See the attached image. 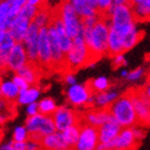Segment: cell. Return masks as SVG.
Returning a JSON list of instances; mask_svg holds the SVG:
<instances>
[{
    "label": "cell",
    "mask_w": 150,
    "mask_h": 150,
    "mask_svg": "<svg viewBox=\"0 0 150 150\" xmlns=\"http://www.w3.org/2000/svg\"><path fill=\"white\" fill-rule=\"evenodd\" d=\"M110 26L112 22L99 18L94 27H84L85 42L90 56V63L88 67H93L101 57L107 54Z\"/></svg>",
    "instance_id": "cell-1"
},
{
    "label": "cell",
    "mask_w": 150,
    "mask_h": 150,
    "mask_svg": "<svg viewBox=\"0 0 150 150\" xmlns=\"http://www.w3.org/2000/svg\"><path fill=\"white\" fill-rule=\"evenodd\" d=\"M112 118L121 125L122 128H132L137 125L138 119L134 108L132 98L127 91L117 99L108 108Z\"/></svg>",
    "instance_id": "cell-2"
},
{
    "label": "cell",
    "mask_w": 150,
    "mask_h": 150,
    "mask_svg": "<svg viewBox=\"0 0 150 150\" xmlns=\"http://www.w3.org/2000/svg\"><path fill=\"white\" fill-rule=\"evenodd\" d=\"M90 63L89 50L87 48L84 37V28L79 35L73 39V46L66 55V70L68 72H74L83 67H88Z\"/></svg>",
    "instance_id": "cell-3"
},
{
    "label": "cell",
    "mask_w": 150,
    "mask_h": 150,
    "mask_svg": "<svg viewBox=\"0 0 150 150\" xmlns=\"http://www.w3.org/2000/svg\"><path fill=\"white\" fill-rule=\"evenodd\" d=\"M25 127L30 134V137H32L31 141L38 143H40L41 139L47 135L57 132L53 117L42 115L40 112L33 117H27Z\"/></svg>",
    "instance_id": "cell-4"
},
{
    "label": "cell",
    "mask_w": 150,
    "mask_h": 150,
    "mask_svg": "<svg viewBox=\"0 0 150 150\" xmlns=\"http://www.w3.org/2000/svg\"><path fill=\"white\" fill-rule=\"evenodd\" d=\"M120 37L123 38L135 28L132 9L128 4H114L112 12V26Z\"/></svg>",
    "instance_id": "cell-5"
},
{
    "label": "cell",
    "mask_w": 150,
    "mask_h": 150,
    "mask_svg": "<svg viewBox=\"0 0 150 150\" xmlns=\"http://www.w3.org/2000/svg\"><path fill=\"white\" fill-rule=\"evenodd\" d=\"M57 10L61 16V19H62L68 35L72 39L76 38L79 35V32L83 30L84 26L81 24V18L76 13L72 3L70 2V0H63Z\"/></svg>",
    "instance_id": "cell-6"
},
{
    "label": "cell",
    "mask_w": 150,
    "mask_h": 150,
    "mask_svg": "<svg viewBox=\"0 0 150 150\" xmlns=\"http://www.w3.org/2000/svg\"><path fill=\"white\" fill-rule=\"evenodd\" d=\"M141 145L136 141L132 128H122L121 132L114 141L106 143V144H100L98 150L104 149H117V150H135Z\"/></svg>",
    "instance_id": "cell-7"
},
{
    "label": "cell",
    "mask_w": 150,
    "mask_h": 150,
    "mask_svg": "<svg viewBox=\"0 0 150 150\" xmlns=\"http://www.w3.org/2000/svg\"><path fill=\"white\" fill-rule=\"evenodd\" d=\"M128 91L134 104L138 123L143 125H150V100L146 97L142 88L130 89Z\"/></svg>",
    "instance_id": "cell-8"
},
{
    "label": "cell",
    "mask_w": 150,
    "mask_h": 150,
    "mask_svg": "<svg viewBox=\"0 0 150 150\" xmlns=\"http://www.w3.org/2000/svg\"><path fill=\"white\" fill-rule=\"evenodd\" d=\"M58 132H63L70 127L81 123V116H79L74 110L67 106H59L52 116Z\"/></svg>",
    "instance_id": "cell-9"
},
{
    "label": "cell",
    "mask_w": 150,
    "mask_h": 150,
    "mask_svg": "<svg viewBox=\"0 0 150 150\" xmlns=\"http://www.w3.org/2000/svg\"><path fill=\"white\" fill-rule=\"evenodd\" d=\"M100 145L98 129L81 122V134L74 150H98Z\"/></svg>",
    "instance_id": "cell-10"
},
{
    "label": "cell",
    "mask_w": 150,
    "mask_h": 150,
    "mask_svg": "<svg viewBox=\"0 0 150 150\" xmlns=\"http://www.w3.org/2000/svg\"><path fill=\"white\" fill-rule=\"evenodd\" d=\"M47 28H48V40L52 52V68L56 70L66 69V54L61 50L56 28L52 23L47 26Z\"/></svg>",
    "instance_id": "cell-11"
},
{
    "label": "cell",
    "mask_w": 150,
    "mask_h": 150,
    "mask_svg": "<svg viewBox=\"0 0 150 150\" xmlns=\"http://www.w3.org/2000/svg\"><path fill=\"white\" fill-rule=\"evenodd\" d=\"M93 93L89 84H76L70 86L67 91V99L72 106L83 107L88 105V100Z\"/></svg>",
    "instance_id": "cell-12"
},
{
    "label": "cell",
    "mask_w": 150,
    "mask_h": 150,
    "mask_svg": "<svg viewBox=\"0 0 150 150\" xmlns=\"http://www.w3.org/2000/svg\"><path fill=\"white\" fill-rule=\"evenodd\" d=\"M39 31L40 28L31 22L28 28V31L26 33L24 39V46H25L26 53L28 56L29 63H38L39 61V54H38V42H39Z\"/></svg>",
    "instance_id": "cell-13"
},
{
    "label": "cell",
    "mask_w": 150,
    "mask_h": 150,
    "mask_svg": "<svg viewBox=\"0 0 150 150\" xmlns=\"http://www.w3.org/2000/svg\"><path fill=\"white\" fill-rule=\"evenodd\" d=\"M38 54L40 66L45 68H52V52H50V40H48V28L43 27L39 31L38 42Z\"/></svg>",
    "instance_id": "cell-14"
},
{
    "label": "cell",
    "mask_w": 150,
    "mask_h": 150,
    "mask_svg": "<svg viewBox=\"0 0 150 150\" xmlns=\"http://www.w3.org/2000/svg\"><path fill=\"white\" fill-rule=\"evenodd\" d=\"M50 23L55 26L57 31V35H58V39H59V43L60 46H61V50L64 54H68L71 50L73 46V39L68 35V32L66 30V27L63 25V22L61 19V16H60L58 10H56V12L52 15V21Z\"/></svg>",
    "instance_id": "cell-15"
},
{
    "label": "cell",
    "mask_w": 150,
    "mask_h": 150,
    "mask_svg": "<svg viewBox=\"0 0 150 150\" xmlns=\"http://www.w3.org/2000/svg\"><path fill=\"white\" fill-rule=\"evenodd\" d=\"M28 63H29L28 56H27L24 44L16 43L15 46L13 47L9 55L6 68L9 70H11V71L17 72L19 69H22L23 67L28 64Z\"/></svg>",
    "instance_id": "cell-16"
},
{
    "label": "cell",
    "mask_w": 150,
    "mask_h": 150,
    "mask_svg": "<svg viewBox=\"0 0 150 150\" xmlns=\"http://www.w3.org/2000/svg\"><path fill=\"white\" fill-rule=\"evenodd\" d=\"M110 119H112V116L110 110H101V108H93V110H88L81 116V121L84 123L97 129L105 125Z\"/></svg>",
    "instance_id": "cell-17"
},
{
    "label": "cell",
    "mask_w": 150,
    "mask_h": 150,
    "mask_svg": "<svg viewBox=\"0 0 150 150\" xmlns=\"http://www.w3.org/2000/svg\"><path fill=\"white\" fill-rule=\"evenodd\" d=\"M30 24H31L30 19L19 15L16 16L11 23L8 32L12 35V38L15 40L16 43H23Z\"/></svg>",
    "instance_id": "cell-18"
},
{
    "label": "cell",
    "mask_w": 150,
    "mask_h": 150,
    "mask_svg": "<svg viewBox=\"0 0 150 150\" xmlns=\"http://www.w3.org/2000/svg\"><path fill=\"white\" fill-rule=\"evenodd\" d=\"M121 125H119L114 118L110 119V121L106 122L105 125H103L102 127L98 129L100 144H106V143L114 141L119 135V133L121 132Z\"/></svg>",
    "instance_id": "cell-19"
},
{
    "label": "cell",
    "mask_w": 150,
    "mask_h": 150,
    "mask_svg": "<svg viewBox=\"0 0 150 150\" xmlns=\"http://www.w3.org/2000/svg\"><path fill=\"white\" fill-rule=\"evenodd\" d=\"M40 145L45 150H59L62 148H69L63 139L62 133L58 131L42 138Z\"/></svg>",
    "instance_id": "cell-20"
},
{
    "label": "cell",
    "mask_w": 150,
    "mask_h": 150,
    "mask_svg": "<svg viewBox=\"0 0 150 150\" xmlns=\"http://www.w3.org/2000/svg\"><path fill=\"white\" fill-rule=\"evenodd\" d=\"M120 97L117 91L107 90L100 93H96V102H94V108H101V110H108L114 102Z\"/></svg>",
    "instance_id": "cell-21"
},
{
    "label": "cell",
    "mask_w": 150,
    "mask_h": 150,
    "mask_svg": "<svg viewBox=\"0 0 150 150\" xmlns=\"http://www.w3.org/2000/svg\"><path fill=\"white\" fill-rule=\"evenodd\" d=\"M123 53H125V50H123L122 38L114 29L110 28V37H108V50H107V55L114 58L115 56L121 55Z\"/></svg>",
    "instance_id": "cell-22"
},
{
    "label": "cell",
    "mask_w": 150,
    "mask_h": 150,
    "mask_svg": "<svg viewBox=\"0 0 150 150\" xmlns=\"http://www.w3.org/2000/svg\"><path fill=\"white\" fill-rule=\"evenodd\" d=\"M15 40L12 38V35L6 31V35L3 38L2 42L0 44V68H6L8 64V58L11 53V50L15 46Z\"/></svg>",
    "instance_id": "cell-23"
},
{
    "label": "cell",
    "mask_w": 150,
    "mask_h": 150,
    "mask_svg": "<svg viewBox=\"0 0 150 150\" xmlns=\"http://www.w3.org/2000/svg\"><path fill=\"white\" fill-rule=\"evenodd\" d=\"M70 2L72 3L75 11L81 18L98 15V10L93 6H91L89 3H87L84 0H70Z\"/></svg>",
    "instance_id": "cell-24"
},
{
    "label": "cell",
    "mask_w": 150,
    "mask_h": 150,
    "mask_svg": "<svg viewBox=\"0 0 150 150\" xmlns=\"http://www.w3.org/2000/svg\"><path fill=\"white\" fill-rule=\"evenodd\" d=\"M40 89L38 87H29L28 89H24V90L19 91L18 98H17V102L22 105H27L29 104L35 103L38 99L40 98Z\"/></svg>",
    "instance_id": "cell-25"
},
{
    "label": "cell",
    "mask_w": 150,
    "mask_h": 150,
    "mask_svg": "<svg viewBox=\"0 0 150 150\" xmlns=\"http://www.w3.org/2000/svg\"><path fill=\"white\" fill-rule=\"evenodd\" d=\"M0 91L6 100H16L19 94V88L16 86L13 81H3L0 83Z\"/></svg>",
    "instance_id": "cell-26"
},
{
    "label": "cell",
    "mask_w": 150,
    "mask_h": 150,
    "mask_svg": "<svg viewBox=\"0 0 150 150\" xmlns=\"http://www.w3.org/2000/svg\"><path fill=\"white\" fill-rule=\"evenodd\" d=\"M81 125H75L73 127H70L67 130H64L62 133L63 139L66 142V144L68 145L69 148H74L76 143H77L78 138H79V134H81Z\"/></svg>",
    "instance_id": "cell-27"
},
{
    "label": "cell",
    "mask_w": 150,
    "mask_h": 150,
    "mask_svg": "<svg viewBox=\"0 0 150 150\" xmlns=\"http://www.w3.org/2000/svg\"><path fill=\"white\" fill-rule=\"evenodd\" d=\"M143 37H144V31H138L136 27L132 31L129 32L127 35H125V37L122 38L125 52H128L129 50H131L132 47H134L142 40Z\"/></svg>",
    "instance_id": "cell-28"
},
{
    "label": "cell",
    "mask_w": 150,
    "mask_h": 150,
    "mask_svg": "<svg viewBox=\"0 0 150 150\" xmlns=\"http://www.w3.org/2000/svg\"><path fill=\"white\" fill-rule=\"evenodd\" d=\"M134 22L136 23H145L150 21V6L144 4H135L131 6Z\"/></svg>",
    "instance_id": "cell-29"
},
{
    "label": "cell",
    "mask_w": 150,
    "mask_h": 150,
    "mask_svg": "<svg viewBox=\"0 0 150 150\" xmlns=\"http://www.w3.org/2000/svg\"><path fill=\"white\" fill-rule=\"evenodd\" d=\"M16 74L19 75V76H22L24 79H25L29 85H33L37 83L38 81V73L35 71V67L32 63H28V64H26L22 68V69H19Z\"/></svg>",
    "instance_id": "cell-30"
},
{
    "label": "cell",
    "mask_w": 150,
    "mask_h": 150,
    "mask_svg": "<svg viewBox=\"0 0 150 150\" xmlns=\"http://www.w3.org/2000/svg\"><path fill=\"white\" fill-rule=\"evenodd\" d=\"M88 84H89L93 93H100V92L107 91L110 86V81L105 76H100V77H97L94 79H91L90 81H88Z\"/></svg>",
    "instance_id": "cell-31"
},
{
    "label": "cell",
    "mask_w": 150,
    "mask_h": 150,
    "mask_svg": "<svg viewBox=\"0 0 150 150\" xmlns=\"http://www.w3.org/2000/svg\"><path fill=\"white\" fill-rule=\"evenodd\" d=\"M58 106L52 98H44L39 102V112L45 116H53Z\"/></svg>",
    "instance_id": "cell-32"
},
{
    "label": "cell",
    "mask_w": 150,
    "mask_h": 150,
    "mask_svg": "<svg viewBox=\"0 0 150 150\" xmlns=\"http://www.w3.org/2000/svg\"><path fill=\"white\" fill-rule=\"evenodd\" d=\"M50 21H52L50 13L46 9H40L32 22L35 23L39 28H43V27H47L50 25Z\"/></svg>",
    "instance_id": "cell-33"
},
{
    "label": "cell",
    "mask_w": 150,
    "mask_h": 150,
    "mask_svg": "<svg viewBox=\"0 0 150 150\" xmlns=\"http://www.w3.org/2000/svg\"><path fill=\"white\" fill-rule=\"evenodd\" d=\"M39 10H40V8H39V6H32V4H29V3L27 2L25 6L21 9V12H19L18 15L30 19V21L32 22V21H33V18L35 17V15L38 14V12H39Z\"/></svg>",
    "instance_id": "cell-34"
},
{
    "label": "cell",
    "mask_w": 150,
    "mask_h": 150,
    "mask_svg": "<svg viewBox=\"0 0 150 150\" xmlns=\"http://www.w3.org/2000/svg\"><path fill=\"white\" fill-rule=\"evenodd\" d=\"M30 137L29 132L27 131L26 127H16L13 132V141L14 142H27Z\"/></svg>",
    "instance_id": "cell-35"
},
{
    "label": "cell",
    "mask_w": 150,
    "mask_h": 150,
    "mask_svg": "<svg viewBox=\"0 0 150 150\" xmlns=\"http://www.w3.org/2000/svg\"><path fill=\"white\" fill-rule=\"evenodd\" d=\"M12 81H13V83H14V84L19 88V90L28 89V88L30 87V85H29L28 83H27V81L22 77V76H19V75H17V74L13 75Z\"/></svg>",
    "instance_id": "cell-36"
},
{
    "label": "cell",
    "mask_w": 150,
    "mask_h": 150,
    "mask_svg": "<svg viewBox=\"0 0 150 150\" xmlns=\"http://www.w3.org/2000/svg\"><path fill=\"white\" fill-rule=\"evenodd\" d=\"M144 75V69L143 68H137L133 70L132 72H129V75L127 76V79L129 81H136Z\"/></svg>",
    "instance_id": "cell-37"
},
{
    "label": "cell",
    "mask_w": 150,
    "mask_h": 150,
    "mask_svg": "<svg viewBox=\"0 0 150 150\" xmlns=\"http://www.w3.org/2000/svg\"><path fill=\"white\" fill-rule=\"evenodd\" d=\"M112 0H98V12H106L112 8Z\"/></svg>",
    "instance_id": "cell-38"
},
{
    "label": "cell",
    "mask_w": 150,
    "mask_h": 150,
    "mask_svg": "<svg viewBox=\"0 0 150 150\" xmlns=\"http://www.w3.org/2000/svg\"><path fill=\"white\" fill-rule=\"evenodd\" d=\"M132 130H133L134 136L138 143H142V141H144V138L146 137V131H145L144 129L142 128V127L135 125V127H132Z\"/></svg>",
    "instance_id": "cell-39"
},
{
    "label": "cell",
    "mask_w": 150,
    "mask_h": 150,
    "mask_svg": "<svg viewBox=\"0 0 150 150\" xmlns=\"http://www.w3.org/2000/svg\"><path fill=\"white\" fill-rule=\"evenodd\" d=\"M122 66H127V60L125 58L123 57V54L121 55H118V56H115L112 58V67L117 69L119 67H122Z\"/></svg>",
    "instance_id": "cell-40"
},
{
    "label": "cell",
    "mask_w": 150,
    "mask_h": 150,
    "mask_svg": "<svg viewBox=\"0 0 150 150\" xmlns=\"http://www.w3.org/2000/svg\"><path fill=\"white\" fill-rule=\"evenodd\" d=\"M26 112H27L28 117H33V116L38 115L39 114V103L35 102V103L29 104L26 108Z\"/></svg>",
    "instance_id": "cell-41"
},
{
    "label": "cell",
    "mask_w": 150,
    "mask_h": 150,
    "mask_svg": "<svg viewBox=\"0 0 150 150\" xmlns=\"http://www.w3.org/2000/svg\"><path fill=\"white\" fill-rule=\"evenodd\" d=\"M64 81H66V84H68L69 86H73V85H76V77L74 76V74L71 72L67 73L64 75Z\"/></svg>",
    "instance_id": "cell-42"
},
{
    "label": "cell",
    "mask_w": 150,
    "mask_h": 150,
    "mask_svg": "<svg viewBox=\"0 0 150 150\" xmlns=\"http://www.w3.org/2000/svg\"><path fill=\"white\" fill-rule=\"evenodd\" d=\"M13 148H14V150H27V142L13 141Z\"/></svg>",
    "instance_id": "cell-43"
},
{
    "label": "cell",
    "mask_w": 150,
    "mask_h": 150,
    "mask_svg": "<svg viewBox=\"0 0 150 150\" xmlns=\"http://www.w3.org/2000/svg\"><path fill=\"white\" fill-rule=\"evenodd\" d=\"M41 147L40 143L35 141H30L27 142V150H39Z\"/></svg>",
    "instance_id": "cell-44"
},
{
    "label": "cell",
    "mask_w": 150,
    "mask_h": 150,
    "mask_svg": "<svg viewBox=\"0 0 150 150\" xmlns=\"http://www.w3.org/2000/svg\"><path fill=\"white\" fill-rule=\"evenodd\" d=\"M142 89H143V91H144V93L146 94V97L150 100V76H149V78H148L147 83L145 84V86L142 88Z\"/></svg>",
    "instance_id": "cell-45"
},
{
    "label": "cell",
    "mask_w": 150,
    "mask_h": 150,
    "mask_svg": "<svg viewBox=\"0 0 150 150\" xmlns=\"http://www.w3.org/2000/svg\"><path fill=\"white\" fill-rule=\"evenodd\" d=\"M45 0H28V3L29 4H32V6H39L44 2Z\"/></svg>",
    "instance_id": "cell-46"
},
{
    "label": "cell",
    "mask_w": 150,
    "mask_h": 150,
    "mask_svg": "<svg viewBox=\"0 0 150 150\" xmlns=\"http://www.w3.org/2000/svg\"><path fill=\"white\" fill-rule=\"evenodd\" d=\"M84 1H86V2L89 3L91 6H93V8H96V9L98 10V0H84Z\"/></svg>",
    "instance_id": "cell-47"
},
{
    "label": "cell",
    "mask_w": 150,
    "mask_h": 150,
    "mask_svg": "<svg viewBox=\"0 0 150 150\" xmlns=\"http://www.w3.org/2000/svg\"><path fill=\"white\" fill-rule=\"evenodd\" d=\"M130 0H114V4H128Z\"/></svg>",
    "instance_id": "cell-48"
},
{
    "label": "cell",
    "mask_w": 150,
    "mask_h": 150,
    "mask_svg": "<svg viewBox=\"0 0 150 150\" xmlns=\"http://www.w3.org/2000/svg\"><path fill=\"white\" fill-rule=\"evenodd\" d=\"M6 120V116L4 115H0V125H2Z\"/></svg>",
    "instance_id": "cell-49"
},
{
    "label": "cell",
    "mask_w": 150,
    "mask_h": 150,
    "mask_svg": "<svg viewBox=\"0 0 150 150\" xmlns=\"http://www.w3.org/2000/svg\"><path fill=\"white\" fill-rule=\"evenodd\" d=\"M4 106H6V100L0 99V108H4Z\"/></svg>",
    "instance_id": "cell-50"
},
{
    "label": "cell",
    "mask_w": 150,
    "mask_h": 150,
    "mask_svg": "<svg viewBox=\"0 0 150 150\" xmlns=\"http://www.w3.org/2000/svg\"><path fill=\"white\" fill-rule=\"evenodd\" d=\"M128 75H129V72H128V71H125V70H123V71L121 72V76H123V77L127 78V76H128Z\"/></svg>",
    "instance_id": "cell-51"
},
{
    "label": "cell",
    "mask_w": 150,
    "mask_h": 150,
    "mask_svg": "<svg viewBox=\"0 0 150 150\" xmlns=\"http://www.w3.org/2000/svg\"><path fill=\"white\" fill-rule=\"evenodd\" d=\"M59 150H74V148H62V149H59Z\"/></svg>",
    "instance_id": "cell-52"
},
{
    "label": "cell",
    "mask_w": 150,
    "mask_h": 150,
    "mask_svg": "<svg viewBox=\"0 0 150 150\" xmlns=\"http://www.w3.org/2000/svg\"><path fill=\"white\" fill-rule=\"evenodd\" d=\"M104 150H117V149H104Z\"/></svg>",
    "instance_id": "cell-53"
},
{
    "label": "cell",
    "mask_w": 150,
    "mask_h": 150,
    "mask_svg": "<svg viewBox=\"0 0 150 150\" xmlns=\"http://www.w3.org/2000/svg\"><path fill=\"white\" fill-rule=\"evenodd\" d=\"M2 1H3V0H0V3H1V2H2Z\"/></svg>",
    "instance_id": "cell-54"
},
{
    "label": "cell",
    "mask_w": 150,
    "mask_h": 150,
    "mask_svg": "<svg viewBox=\"0 0 150 150\" xmlns=\"http://www.w3.org/2000/svg\"><path fill=\"white\" fill-rule=\"evenodd\" d=\"M0 137H1V131H0Z\"/></svg>",
    "instance_id": "cell-55"
},
{
    "label": "cell",
    "mask_w": 150,
    "mask_h": 150,
    "mask_svg": "<svg viewBox=\"0 0 150 150\" xmlns=\"http://www.w3.org/2000/svg\"><path fill=\"white\" fill-rule=\"evenodd\" d=\"M0 97H1V91H0Z\"/></svg>",
    "instance_id": "cell-56"
}]
</instances>
